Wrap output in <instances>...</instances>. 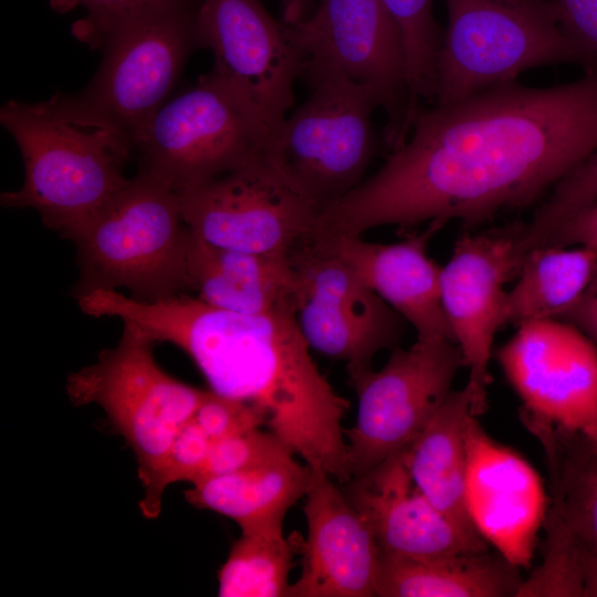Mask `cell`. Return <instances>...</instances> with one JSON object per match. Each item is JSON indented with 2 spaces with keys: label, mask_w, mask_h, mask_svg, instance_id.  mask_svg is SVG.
<instances>
[{
  "label": "cell",
  "mask_w": 597,
  "mask_h": 597,
  "mask_svg": "<svg viewBox=\"0 0 597 597\" xmlns=\"http://www.w3.org/2000/svg\"><path fill=\"white\" fill-rule=\"evenodd\" d=\"M544 557L530 578L524 579L516 597H583L580 545L558 514L547 506L544 524Z\"/></svg>",
  "instance_id": "29"
},
{
  "label": "cell",
  "mask_w": 597,
  "mask_h": 597,
  "mask_svg": "<svg viewBox=\"0 0 597 597\" xmlns=\"http://www.w3.org/2000/svg\"><path fill=\"white\" fill-rule=\"evenodd\" d=\"M464 366L453 341H421L392 348L387 363L347 371L357 396L355 425L345 430L350 480L402 452L452 391Z\"/></svg>",
  "instance_id": "11"
},
{
  "label": "cell",
  "mask_w": 597,
  "mask_h": 597,
  "mask_svg": "<svg viewBox=\"0 0 597 597\" xmlns=\"http://www.w3.org/2000/svg\"><path fill=\"white\" fill-rule=\"evenodd\" d=\"M286 21L287 23L297 21L306 17L314 3L318 0H287Z\"/></svg>",
  "instance_id": "39"
},
{
  "label": "cell",
  "mask_w": 597,
  "mask_h": 597,
  "mask_svg": "<svg viewBox=\"0 0 597 597\" xmlns=\"http://www.w3.org/2000/svg\"><path fill=\"white\" fill-rule=\"evenodd\" d=\"M212 441L203 430L189 420L178 432L166 463L153 486L144 492L139 509L147 519L161 511L163 494L168 485L179 481L195 482L208 458Z\"/></svg>",
  "instance_id": "31"
},
{
  "label": "cell",
  "mask_w": 597,
  "mask_h": 597,
  "mask_svg": "<svg viewBox=\"0 0 597 597\" xmlns=\"http://www.w3.org/2000/svg\"><path fill=\"white\" fill-rule=\"evenodd\" d=\"M200 2L160 0L105 20L82 19L74 25V34L103 54L95 75L76 96L132 143L170 100L192 52L202 49Z\"/></svg>",
  "instance_id": "4"
},
{
  "label": "cell",
  "mask_w": 597,
  "mask_h": 597,
  "mask_svg": "<svg viewBox=\"0 0 597 597\" xmlns=\"http://www.w3.org/2000/svg\"><path fill=\"white\" fill-rule=\"evenodd\" d=\"M192 419L212 442L265 427V417L255 406L218 395L210 389Z\"/></svg>",
  "instance_id": "33"
},
{
  "label": "cell",
  "mask_w": 597,
  "mask_h": 597,
  "mask_svg": "<svg viewBox=\"0 0 597 597\" xmlns=\"http://www.w3.org/2000/svg\"><path fill=\"white\" fill-rule=\"evenodd\" d=\"M597 201V146L555 185L548 198L524 223L522 248L526 254L541 247L570 216Z\"/></svg>",
  "instance_id": "30"
},
{
  "label": "cell",
  "mask_w": 597,
  "mask_h": 597,
  "mask_svg": "<svg viewBox=\"0 0 597 597\" xmlns=\"http://www.w3.org/2000/svg\"><path fill=\"white\" fill-rule=\"evenodd\" d=\"M519 569L489 548L433 558L380 554L376 596L516 597Z\"/></svg>",
  "instance_id": "24"
},
{
  "label": "cell",
  "mask_w": 597,
  "mask_h": 597,
  "mask_svg": "<svg viewBox=\"0 0 597 597\" xmlns=\"http://www.w3.org/2000/svg\"><path fill=\"white\" fill-rule=\"evenodd\" d=\"M522 421L545 450L551 481L547 505L583 547L597 552V439L532 416Z\"/></svg>",
  "instance_id": "26"
},
{
  "label": "cell",
  "mask_w": 597,
  "mask_h": 597,
  "mask_svg": "<svg viewBox=\"0 0 597 597\" xmlns=\"http://www.w3.org/2000/svg\"><path fill=\"white\" fill-rule=\"evenodd\" d=\"M524 222L461 235L444 266L440 289L452 336L468 367L472 410L488 407L489 371L495 334L503 327L504 285L515 279L525 254Z\"/></svg>",
  "instance_id": "14"
},
{
  "label": "cell",
  "mask_w": 597,
  "mask_h": 597,
  "mask_svg": "<svg viewBox=\"0 0 597 597\" xmlns=\"http://www.w3.org/2000/svg\"><path fill=\"white\" fill-rule=\"evenodd\" d=\"M584 433L588 434L591 438L597 439V428L588 429V430L584 431Z\"/></svg>",
  "instance_id": "40"
},
{
  "label": "cell",
  "mask_w": 597,
  "mask_h": 597,
  "mask_svg": "<svg viewBox=\"0 0 597 597\" xmlns=\"http://www.w3.org/2000/svg\"><path fill=\"white\" fill-rule=\"evenodd\" d=\"M465 507L478 533L510 563L528 567L547 501L542 480L516 451L472 416L467 431Z\"/></svg>",
  "instance_id": "17"
},
{
  "label": "cell",
  "mask_w": 597,
  "mask_h": 597,
  "mask_svg": "<svg viewBox=\"0 0 597 597\" xmlns=\"http://www.w3.org/2000/svg\"><path fill=\"white\" fill-rule=\"evenodd\" d=\"M275 126L208 72L167 101L133 146L139 170L177 191L266 155Z\"/></svg>",
  "instance_id": "8"
},
{
  "label": "cell",
  "mask_w": 597,
  "mask_h": 597,
  "mask_svg": "<svg viewBox=\"0 0 597 597\" xmlns=\"http://www.w3.org/2000/svg\"><path fill=\"white\" fill-rule=\"evenodd\" d=\"M472 416L468 388L452 390L402 454L423 495L463 534L486 543L473 526L464 499L467 431Z\"/></svg>",
  "instance_id": "23"
},
{
  "label": "cell",
  "mask_w": 597,
  "mask_h": 597,
  "mask_svg": "<svg viewBox=\"0 0 597 597\" xmlns=\"http://www.w3.org/2000/svg\"><path fill=\"white\" fill-rule=\"evenodd\" d=\"M559 320L577 327L597 346V269L580 300Z\"/></svg>",
  "instance_id": "36"
},
{
  "label": "cell",
  "mask_w": 597,
  "mask_h": 597,
  "mask_svg": "<svg viewBox=\"0 0 597 597\" xmlns=\"http://www.w3.org/2000/svg\"><path fill=\"white\" fill-rule=\"evenodd\" d=\"M176 192L193 235L241 252L290 253L313 233L322 211L268 154Z\"/></svg>",
  "instance_id": "12"
},
{
  "label": "cell",
  "mask_w": 597,
  "mask_h": 597,
  "mask_svg": "<svg viewBox=\"0 0 597 597\" xmlns=\"http://www.w3.org/2000/svg\"><path fill=\"white\" fill-rule=\"evenodd\" d=\"M156 1L160 0H55L53 4L60 11L82 6L87 12L85 20L100 21Z\"/></svg>",
  "instance_id": "37"
},
{
  "label": "cell",
  "mask_w": 597,
  "mask_h": 597,
  "mask_svg": "<svg viewBox=\"0 0 597 597\" xmlns=\"http://www.w3.org/2000/svg\"><path fill=\"white\" fill-rule=\"evenodd\" d=\"M304 498L302 569L287 597L376 596L380 549L368 521L326 474L315 472Z\"/></svg>",
  "instance_id": "18"
},
{
  "label": "cell",
  "mask_w": 597,
  "mask_h": 597,
  "mask_svg": "<svg viewBox=\"0 0 597 597\" xmlns=\"http://www.w3.org/2000/svg\"><path fill=\"white\" fill-rule=\"evenodd\" d=\"M295 275V317L308 346L346 362L347 371L371 367L395 348L406 320L343 260L305 239L290 252Z\"/></svg>",
  "instance_id": "13"
},
{
  "label": "cell",
  "mask_w": 597,
  "mask_h": 597,
  "mask_svg": "<svg viewBox=\"0 0 597 597\" xmlns=\"http://www.w3.org/2000/svg\"><path fill=\"white\" fill-rule=\"evenodd\" d=\"M368 521L380 554L433 558L488 549L452 524L416 486L402 452L344 484Z\"/></svg>",
  "instance_id": "19"
},
{
  "label": "cell",
  "mask_w": 597,
  "mask_h": 597,
  "mask_svg": "<svg viewBox=\"0 0 597 597\" xmlns=\"http://www.w3.org/2000/svg\"><path fill=\"white\" fill-rule=\"evenodd\" d=\"M307 80L337 75L368 88L386 116L384 139L395 150L420 108L407 74L397 25L381 0H318L306 17L284 22Z\"/></svg>",
  "instance_id": "9"
},
{
  "label": "cell",
  "mask_w": 597,
  "mask_h": 597,
  "mask_svg": "<svg viewBox=\"0 0 597 597\" xmlns=\"http://www.w3.org/2000/svg\"><path fill=\"white\" fill-rule=\"evenodd\" d=\"M287 451L292 450L279 437L270 430L264 431L261 428L219 440L212 443L208 458L195 482L214 475L248 470Z\"/></svg>",
  "instance_id": "32"
},
{
  "label": "cell",
  "mask_w": 597,
  "mask_h": 597,
  "mask_svg": "<svg viewBox=\"0 0 597 597\" xmlns=\"http://www.w3.org/2000/svg\"><path fill=\"white\" fill-rule=\"evenodd\" d=\"M199 34L211 73L265 121L277 125L294 104L303 59L284 22L260 0H201Z\"/></svg>",
  "instance_id": "15"
},
{
  "label": "cell",
  "mask_w": 597,
  "mask_h": 597,
  "mask_svg": "<svg viewBox=\"0 0 597 597\" xmlns=\"http://www.w3.org/2000/svg\"><path fill=\"white\" fill-rule=\"evenodd\" d=\"M442 227L432 221L425 231L391 244L360 235L308 239L348 264L415 328L417 339L454 342L442 306L441 268L427 252L429 240Z\"/></svg>",
  "instance_id": "20"
},
{
  "label": "cell",
  "mask_w": 597,
  "mask_h": 597,
  "mask_svg": "<svg viewBox=\"0 0 597 597\" xmlns=\"http://www.w3.org/2000/svg\"><path fill=\"white\" fill-rule=\"evenodd\" d=\"M542 245H585L597 250V201L566 219Z\"/></svg>",
  "instance_id": "35"
},
{
  "label": "cell",
  "mask_w": 597,
  "mask_h": 597,
  "mask_svg": "<svg viewBox=\"0 0 597 597\" xmlns=\"http://www.w3.org/2000/svg\"><path fill=\"white\" fill-rule=\"evenodd\" d=\"M118 315L154 343L184 350L210 390L255 406L268 430L316 473L350 480L342 421L349 402L321 373L292 307L263 314L218 308L185 293L124 297Z\"/></svg>",
  "instance_id": "2"
},
{
  "label": "cell",
  "mask_w": 597,
  "mask_h": 597,
  "mask_svg": "<svg viewBox=\"0 0 597 597\" xmlns=\"http://www.w3.org/2000/svg\"><path fill=\"white\" fill-rule=\"evenodd\" d=\"M300 533L242 534L218 573L221 597H287L293 558L301 553Z\"/></svg>",
  "instance_id": "27"
},
{
  "label": "cell",
  "mask_w": 597,
  "mask_h": 597,
  "mask_svg": "<svg viewBox=\"0 0 597 597\" xmlns=\"http://www.w3.org/2000/svg\"><path fill=\"white\" fill-rule=\"evenodd\" d=\"M81 268L78 293L127 289L154 301L189 289L190 231L177 192L138 170L73 240Z\"/></svg>",
  "instance_id": "5"
},
{
  "label": "cell",
  "mask_w": 597,
  "mask_h": 597,
  "mask_svg": "<svg viewBox=\"0 0 597 597\" xmlns=\"http://www.w3.org/2000/svg\"><path fill=\"white\" fill-rule=\"evenodd\" d=\"M287 451L254 468L191 483V505L234 521L242 534H282L289 510L307 493L315 472Z\"/></svg>",
  "instance_id": "22"
},
{
  "label": "cell",
  "mask_w": 597,
  "mask_h": 597,
  "mask_svg": "<svg viewBox=\"0 0 597 597\" xmlns=\"http://www.w3.org/2000/svg\"><path fill=\"white\" fill-rule=\"evenodd\" d=\"M434 103L448 104L515 81L524 71L584 59L554 0H444Z\"/></svg>",
  "instance_id": "6"
},
{
  "label": "cell",
  "mask_w": 597,
  "mask_h": 597,
  "mask_svg": "<svg viewBox=\"0 0 597 597\" xmlns=\"http://www.w3.org/2000/svg\"><path fill=\"white\" fill-rule=\"evenodd\" d=\"M1 125L24 164L20 189L1 193L6 208H31L43 223L74 240L84 226L128 182L132 140L74 95L55 93L29 103L11 100Z\"/></svg>",
  "instance_id": "3"
},
{
  "label": "cell",
  "mask_w": 597,
  "mask_h": 597,
  "mask_svg": "<svg viewBox=\"0 0 597 597\" xmlns=\"http://www.w3.org/2000/svg\"><path fill=\"white\" fill-rule=\"evenodd\" d=\"M580 553L583 567V597H597V552L587 549L580 545Z\"/></svg>",
  "instance_id": "38"
},
{
  "label": "cell",
  "mask_w": 597,
  "mask_h": 597,
  "mask_svg": "<svg viewBox=\"0 0 597 597\" xmlns=\"http://www.w3.org/2000/svg\"><path fill=\"white\" fill-rule=\"evenodd\" d=\"M597 269V250L542 245L530 250L513 287L505 291L502 324L559 320L583 296Z\"/></svg>",
  "instance_id": "25"
},
{
  "label": "cell",
  "mask_w": 597,
  "mask_h": 597,
  "mask_svg": "<svg viewBox=\"0 0 597 597\" xmlns=\"http://www.w3.org/2000/svg\"><path fill=\"white\" fill-rule=\"evenodd\" d=\"M559 21L584 59L586 73L597 72V0H554Z\"/></svg>",
  "instance_id": "34"
},
{
  "label": "cell",
  "mask_w": 597,
  "mask_h": 597,
  "mask_svg": "<svg viewBox=\"0 0 597 597\" xmlns=\"http://www.w3.org/2000/svg\"><path fill=\"white\" fill-rule=\"evenodd\" d=\"M308 82L311 95L274 127L268 156L324 210L363 181L377 149L373 114L379 107L368 88L345 77Z\"/></svg>",
  "instance_id": "10"
},
{
  "label": "cell",
  "mask_w": 597,
  "mask_h": 597,
  "mask_svg": "<svg viewBox=\"0 0 597 597\" xmlns=\"http://www.w3.org/2000/svg\"><path fill=\"white\" fill-rule=\"evenodd\" d=\"M597 146V72L551 87L515 81L418 109L383 167L322 210L314 234L457 220L472 229L525 208Z\"/></svg>",
  "instance_id": "1"
},
{
  "label": "cell",
  "mask_w": 597,
  "mask_h": 597,
  "mask_svg": "<svg viewBox=\"0 0 597 597\" xmlns=\"http://www.w3.org/2000/svg\"><path fill=\"white\" fill-rule=\"evenodd\" d=\"M153 345L140 327L124 323L117 345L101 350L94 364L66 380L73 405L100 406L130 447L144 492L155 483L178 432L207 394L164 371Z\"/></svg>",
  "instance_id": "7"
},
{
  "label": "cell",
  "mask_w": 597,
  "mask_h": 597,
  "mask_svg": "<svg viewBox=\"0 0 597 597\" xmlns=\"http://www.w3.org/2000/svg\"><path fill=\"white\" fill-rule=\"evenodd\" d=\"M401 36L408 83L415 102H434L437 59L443 34L434 19L433 0H381Z\"/></svg>",
  "instance_id": "28"
},
{
  "label": "cell",
  "mask_w": 597,
  "mask_h": 597,
  "mask_svg": "<svg viewBox=\"0 0 597 597\" xmlns=\"http://www.w3.org/2000/svg\"><path fill=\"white\" fill-rule=\"evenodd\" d=\"M496 356L522 411L568 431L597 428V346L577 327L526 323Z\"/></svg>",
  "instance_id": "16"
},
{
  "label": "cell",
  "mask_w": 597,
  "mask_h": 597,
  "mask_svg": "<svg viewBox=\"0 0 597 597\" xmlns=\"http://www.w3.org/2000/svg\"><path fill=\"white\" fill-rule=\"evenodd\" d=\"M189 289L209 305L242 314L295 310L290 253H250L213 247L190 232Z\"/></svg>",
  "instance_id": "21"
}]
</instances>
